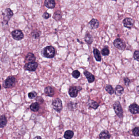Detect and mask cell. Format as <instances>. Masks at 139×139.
Instances as JSON below:
<instances>
[{"label":"cell","instance_id":"cell-23","mask_svg":"<svg viewBox=\"0 0 139 139\" xmlns=\"http://www.w3.org/2000/svg\"><path fill=\"white\" fill-rule=\"evenodd\" d=\"M74 133L73 131L67 130L65 132L64 137L65 139H71L74 136Z\"/></svg>","mask_w":139,"mask_h":139},{"label":"cell","instance_id":"cell-34","mask_svg":"<svg viewBox=\"0 0 139 139\" xmlns=\"http://www.w3.org/2000/svg\"><path fill=\"white\" fill-rule=\"evenodd\" d=\"M134 58L135 60H137V61H139V51H136L134 52Z\"/></svg>","mask_w":139,"mask_h":139},{"label":"cell","instance_id":"cell-37","mask_svg":"<svg viewBox=\"0 0 139 139\" xmlns=\"http://www.w3.org/2000/svg\"><path fill=\"white\" fill-rule=\"evenodd\" d=\"M33 139H42V138H41V137L40 136H37L35 137L34 138H33Z\"/></svg>","mask_w":139,"mask_h":139},{"label":"cell","instance_id":"cell-19","mask_svg":"<svg viewBox=\"0 0 139 139\" xmlns=\"http://www.w3.org/2000/svg\"><path fill=\"white\" fill-rule=\"evenodd\" d=\"M93 54L94 55V58L96 61L98 62H100L101 60V56L100 52H99V51L97 49H94L93 50Z\"/></svg>","mask_w":139,"mask_h":139},{"label":"cell","instance_id":"cell-2","mask_svg":"<svg viewBox=\"0 0 139 139\" xmlns=\"http://www.w3.org/2000/svg\"><path fill=\"white\" fill-rule=\"evenodd\" d=\"M16 81V80L14 76H9L5 81L3 86L5 88H11L15 85Z\"/></svg>","mask_w":139,"mask_h":139},{"label":"cell","instance_id":"cell-16","mask_svg":"<svg viewBox=\"0 0 139 139\" xmlns=\"http://www.w3.org/2000/svg\"><path fill=\"white\" fill-rule=\"evenodd\" d=\"M36 60V57H35L34 54L32 53H28L26 56L25 61L26 62H28V63L35 62Z\"/></svg>","mask_w":139,"mask_h":139},{"label":"cell","instance_id":"cell-1","mask_svg":"<svg viewBox=\"0 0 139 139\" xmlns=\"http://www.w3.org/2000/svg\"><path fill=\"white\" fill-rule=\"evenodd\" d=\"M41 54L44 58H52L55 56V49L52 46H48L42 50Z\"/></svg>","mask_w":139,"mask_h":139},{"label":"cell","instance_id":"cell-20","mask_svg":"<svg viewBox=\"0 0 139 139\" xmlns=\"http://www.w3.org/2000/svg\"><path fill=\"white\" fill-rule=\"evenodd\" d=\"M7 120L6 117L5 115L0 116V128L5 127L7 123Z\"/></svg>","mask_w":139,"mask_h":139},{"label":"cell","instance_id":"cell-8","mask_svg":"<svg viewBox=\"0 0 139 139\" xmlns=\"http://www.w3.org/2000/svg\"><path fill=\"white\" fill-rule=\"evenodd\" d=\"M3 20L7 23L9 20L13 17V13L11 9L8 8L5 9L4 12L3 13Z\"/></svg>","mask_w":139,"mask_h":139},{"label":"cell","instance_id":"cell-26","mask_svg":"<svg viewBox=\"0 0 139 139\" xmlns=\"http://www.w3.org/2000/svg\"><path fill=\"white\" fill-rule=\"evenodd\" d=\"M85 41L88 44H91L93 42L92 36L90 33H87L85 37Z\"/></svg>","mask_w":139,"mask_h":139},{"label":"cell","instance_id":"cell-27","mask_svg":"<svg viewBox=\"0 0 139 139\" xmlns=\"http://www.w3.org/2000/svg\"><path fill=\"white\" fill-rule=\"evenodd\" d=\"M124 92L123 88L120 85H117L115 89V94L118 96H120L123 94Z\"/></svg>","mask_w":139,"mask_h":139},{"label":"cell","instance_id":"cell-9","mask_svg":"<svg viewBox=\"0 0 139 139\" xmlns=\"http://www.w3.org/2000/svg\"><path fill=\"white\" fill-rule=\"evenodd\" d=\"M13 38L16 40H21L24 38V34L23 32L19 29L14 30L11 32Z\"/></svg>","mask_w":139,"mask_h":139},{"label":"cell","instance_id":"cell-7","mask_svg":"<svg viewBox=\"0 0 139 139\" xmlns=\"http://www.w3.org/2000/svg\"><path fill=\"white\" fill-rule=\"evenodd\" d=\"M114 45L116 48L121 50H125L126 46L125 42L120 38H117L114 41Z\"/></svg>","mask_w":139,"mask_h":139},{"label":"cell","instance_id":"cell-29","mask_svg":"<svg viewBox=\"0 0 139 139\" xmlns=\"http://www.w3.org/2000/svg\"><path fill=\"white\" fill-rule=\"evenodd\" d=\"M37 96V93L35 91L29 92L28 94V97L30 99H33L36 98Z\"/></svg>","mask_w":139,"mask_h":139},{"label":"cell","instance_id":"cell-14","mask_svg":"<svg viewBox=\"0 0 139 139\" xmlns=\"http://www.w3.org/2000/svg\"><path fill=\"white\" fill-rule=\"evenodd\" d=\"M83 73L87 78L88 83H91L94 82L95 81V77L90 72H89L88 71H85Z\"/></svg>","mask_w":139,"mask_h":139},{"label":"cell","instance_id":"cell-25","mask_svg":"<svg viewBox=\"0 0 139 139\" xmlns=\"http://www.w3.org/2000/svg\"><path fill=\"white\" fill-rule=\"evenodd\" d=\"M41 32L39 30H38L37 29L33 30L31 32V36L34 39H38L40 38V35H41Z\"/></svg>","mask_w":139,"mask_h":139},{"label":"cell","instance_id":"cell-15","mask_svg":"<svg viewBox=\"0 0 139 139\" xmlns=\"http://www.w3.org/2000/svg\"><path fill=\"white\" fill-rule=\"evenodd\" d=\"M110 137L111 135L107 130H103L99 135L100 139H110Z\"/></svg>","mask_w":139,"mask_h":139},{"label":"cell","instance_id":"cell-12","mask_svg":"<svg viewBox=\"0 0 139 139\" xmlns=\"http://www.w3.org/2000/svg\"><path fill=\"white\" fill-rule=\"evenodd\" d=\"M134 23V21L132 19L129 18H127L123 21L124 26L125 27L128 28H131L133 26Z\"/></svg>","mask_w":139,"mask_h":139},{"label":"cell","instance_id":"cell-6","mask_svg":"<svg viewBox=\"0 0 139 139\" xmlns=\"http://www.w3.org/2000/svg\"><path fill=\"white\" fill-rule=\"evenodd\" d=\"M38 64L36 62L27 63L24 67V69L26 71H35L38 67Z\"/></svg>","mask_w":139,"mask_h":139},{"label":"cell","instance_id":"cell-36","mask_svg":"<svg viewBox=\"0 0 139 139\" xmlns=\"http://www.w3.org/2000/svg\"><path fill=\"white\" fill-rule=\"evenodd\" d=\"M124 81H125V85L126 86L129 85V83H130V80L128 78H125L124 79Z\"/></svg>","mask_w":139,"mask_h":139},{"label":"cell","instance_id":"cell-10","mask_svg":"<svg viewBox=\"0 0 139 139\" xmlns=\"http://www.w3.org/2000/svg\"><path fill=\"white\" fill-rule=\"evenodd\" d=\"M88 25L92 29H97L99 26V21L96 19H92L88 23Z\"/></svg>","mask_w":139,"mask_h":139},{"label":"cell","instance_id":"cell-28","mask_svg":"<svg viewBox=\"0 0 139 139\" xmlns=\"http://www.w3.org/2000/svg\"><path fill=\"white\" fill-rule=\"evenodd\" d=\"M106 91L110 95H112L114 93V89L112 86L110 85H107L105 88Z\"/></svg>","mask_w":139,"mask_h":139},{"label":"cell","instance_id":"cell-21","mask_svg":"<svg viewBox=\"0 0 139 139\" xmlns=\"http://www.w3.org/2000/svg\"><path fill=\"white\" fill-rule=\"evenodd\" d=\"M67 107L69 110L73 111L76 110L77 107V103H75L72 102H70L67 104Z\"/></svg>","mask_w":139,"mask_h":139},{"label":"cell","instance_id":"cell-11","mask_svg":"<svg viewBox=\"0 0 139 139\" xmlns=\"http://www.w3.org/2000/svg\"><path fill=\"white\" fill-rule=\"evenodd\" d=\"M44 92L45 95L48 97H52L54 95V90L52 87L50 86H48L45 88Z\"/></svg>","mask_w":139,"mask_h":139},{"label":"cell","instance_id":"cell-4","mask_svg":"<svg viewBox=\"0 0 139 139\" xmlns=\"http://www.w3.org/2000/svg\"><path fill=\"white\" fill-rule=\"evenodd\" d=\"M114 109L117 115L120 118H123V111L122 106L119 101H116L114 103Z\"/></svg>","mask_w":139,"mask_h":139},{"label":"cell","instance_id":"cell-39","mask_svg":"<svg viewBox=\"0 0 139 139\" xmlns=\"http://www.w3.org/2000/svg\"><path fill=\"white\" fill-rule=\"evenodd\" d=\"M1 85H0V90H1Z\"/></svg>","mask_w":139,"mask_h":139},{"label":"cell","instance_id":"cell-31","mask_svg":"<svg viewBox=\"0 0 139 139\" xmlns=\"http://www.w3.org/2000/svg\"><path fill=\"white\" fill-rule=\"evenodd\" d=\"M101 53L103 56H108L110 54V50L107 48H105L101 50Z\"/></svg>","mask_w":139,"mask_h":139},{"label":"cell","instance_id":"cell-24","mask_svg":"<svg viewBox=\"0 0 139 139\" xmlns=\"http://www.w3.org/2000/svg\"><path fill=\"white\" fill-rule=\"evenodd\" d=\"M31 110L34 112H37L39 111V109L40 108V106L39 103L38 102H34L33 103L30 105V106Z\"/></svg>","mask_w":139,"mask_h":139},{"label":"cell","instance_id":"cell-32","mask_svg":"<svg viewBox=\"0 0 139 139\" xmlns=\"http://www.w3.org/2000/svg\"><path fill=\"white\" fill-rule=\"evenodd\" d=\"M132 132L134 136L136 137L139 136V127H135L133 129Z\"/></svg>","mask_w":139,"mask_h":139},{"label":"cell","instance_id":"cell-17","mask_svg":"<svg viewBox=\"0 0 139 139\" xmlns=\"http://www.w3.org/2000/svg\"><path fill=\"white\" fill-rule=\"evenodd\" d=\"M44 5L48 8L53 9L55 7L56 3L54 0H46L44 1Z\"/></svg>","mask_w":139,"mask_h":139},{"label":"cell","instance_id":"cell-33","mask_svg":"<svg viewBox=\"0 0 139 139\" xmlns=\"http://www.w3.org/2000/svg\"><path fill=\"white\" fill-rule=\"evenodd\" d=\"M51 14H49L47 12H45L42 15V18L45 19H48L50 17Z\"/></svg>","mask_w":139,"mask_h":139},{"label":"cell","instance_id":"cell-18","mask_svg":"<svg viewBox=\"0 0 139 139\" xmlns=\"http://www.w3.org/2000/svg\"><path fill=\"white\" fill-rule=\"evenodd\" d=\"M88 104L89 109H96L99 106V104L98 103H97L96 101H94L93 100H88Z\"/></svg>","mask_w":139,"mask_h":139},{"label":"cell","instance_id":"cell-13","mask_svg":"<svg viewBox=\"0 0 139 139\" xmlns=\"http://www.w3.org/2000/svg\"><path fill=\"white\" fill-rule=\"evenodd\" d=\"M129 109L132 114H135L139 113V106L135 103H133L130 105Z\"/></svg>","mask_w":139,"mask_h":139},{"label":"cell","instance_id":"cell-35","mask_svg":"<svg viewBox=\"0 0 139 139\" xmlns=\"http://www.w3.org/2000/svg\"><path fill=\"white\" fill-rule=\"evenodd\" d=\"M36 100H37V102L38 103H40V104H42L43 102H44V100L42 98V97H40V96H39V97H37V99H36Z\"/></svg>","mask_w":139,"mask_h":139},{"label":"cell","instance_id":"cell-22","mask_svg":"<svg viewBox=\"0 0 139 139\" xmlns=\"http://www.w3.org/2000/svg\"><path fill=\"white\" fill-rule=\"evenodd\" d=\"M62 14L61 11L59 10H57L53 14V18L55 20V21H58L62 18Z\"/></svg>","mask_w":139,"mask_h":139},{"label":"cell","instance_id":"cell-5","mask_svg":"<svg viewBox=\"0 0 139 139\" xmlns=\"http://www.w3.org/2000/svg\"><path fill=\"white\" fill-rule=\"evenodd\" d=\"M82 89V87L80 86H71L69 89V94L72 98H76L78 96L79 92Z\"/></svg>","mask_w":139,"mask_h":139},{"label":"cell","instance_id":"cell-3","mask_svg":"<svg viewBox=\"0 0 139 139\" xmlns=\"http://www.w3.org/2000/svg\"><path fill=\"white\" fill-rule=\"evenodd\" d=\"M52 106L53 109L57 112L60 113L62 110V102L59 98H57L53 100Z\"/></svg>","mask_w":139,"mask_h":139},{"label":"cell","instance_id":"cell-30","mask_svg":"<svg viewBox=\"0 0 139 139\" xmlns=\"http://www.w3.org/2000/svg\"><path fill=\"white\" fill-rule=\"evenodd\" d=\"M80 74H81L80 72L78 70H76L73 71L72 73V75L74 78L77 79L80 77Z\"/></svg>","mask_w":139,"mask_h":139},{"label":"cell","instance_id":"cell-38","mask_svg":"<svg viewBox=\"0 0 139 139\" xmlns=\"http://www.w3.org/2000/svg\"><path fill=\"white\" fill-rule=\"evenodd\" d=\"M136 90H137V93L139 94V86H138L137 87Z\"/></svg>","mask_w":139,"mask_h":139}]
</instances>
